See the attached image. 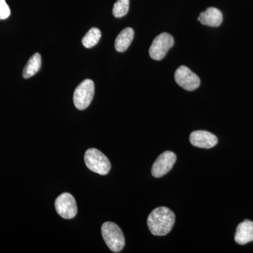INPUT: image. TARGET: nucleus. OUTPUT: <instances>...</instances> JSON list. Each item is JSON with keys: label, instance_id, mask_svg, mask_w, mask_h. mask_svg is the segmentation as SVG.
<instances>
[{"label": "nucleus", "instance_id": "nucleus-1", "mask_svg": "<svg viewBox=\"0 0 253 253\" xmlns=\"http://www.w3.org/2000/svg\"><path fill=\"white\" fill-rule=\"evenodd\" d=\"M175 222V215L167 207L156 208L151 213L147 219L150 231L154 236L167 235L172 230Z\"/></svg>", "mask_w": 253, "mask_h": 253}, {"label": "nucleus", "instance_id": "nucleus-2", "mask_svg": "<svg viewBox=\"0 0 253 253\" xmlns=\"http://www.w3.org/2000/svg\"><path fill=\"white\" fill-rule=\"evenodd\" d=\"M105 243L113 253H120L126 245L124 234L121 228L111 221H106L101 226Z\"/></svg>", "mask_w": 253, "mask_h": 253}, {"label": "nucleus", "instance_id": "nucleus-3", "mask_svg": "<svg viewBox=\"0 0 253 253\" xmlns=\"http://www.w3.org/2000/svg\"><path fill=\"white\" fill-rule=\"evenodd\" d=\"M84 162L90 170L101 175H106L111 169L109 158L96 149H89L86 151Z\"/></svg>", "mask_w": 253, "mask_h": 253}, {"label": "nucleus", "instance_id": "nucleus-4", "mask_svg": "<svg viewBox=\"0 0 253 253\" xmlns=\"http://www.w3.org/2000/svg\"><path fill=\"white\" fill-rule=\"evenodd\" d=\"M94 83L91 80L82 82L75 90L73 101L78 110L86 109L90 105L94 95Z\"/></svg>", "mask_w": 253, "mask_h": 253}, {"label": "nucleus", "instance_id": "nucleus-5", "mask_svg": "<svg viewBox=\"0 0 253 253\" xmlns=\"http://www.w3.org/2000/svg\"><path fill=\"white\" fill-rule=\"evenodd\" d=\"M174 38L171 35L161 33L155 38L150 47V56L156 61H161L164 59L168 51L174 45Z\"/></svg>", "mask_w": 253, "mask_h": 253}, {"label": "nucleus", "instance_id": "nucleus-6", "mask_svg": "<svg viewBox=\"0 0 253 253\" xmlns=\"http://www.w3.org/2000/svg\"><path fill=\"white\" fill-rule=\"evenodd\" d=\"M56 212L64 219H71L77 214L78 208L76 199L69 193H63L55 201Z\"/></svg>", "mask_w": 253, "mask_h": 253}, {"label": "nucleus", "instance_id": "nucleus-7", "mask_svg": "<svg viewBox=\"0 0 253 253\" xmlns=\"http://www.w3.org/2000/svg\"><path fill=\"white\" fill-rule=\"evenodd\" d=\"M176 156L172 151H165L155 161L151 169V174L156 178L162 177L172 169L176 163Z\"/></svg>", "mask_w": 253, "mask_h": 253}, {"label": "nucleus", "instance_id": "nucleus-8", "mask_svg": "<svg viewBox=\"0 0 253 253\" xmlns=\"http://www.w3.org/2000/svg\"><path fill=\"white\" fill-rule=\"evenodd\" d=\"M174 78L176 83L187 91L195 90L201 84L199 76L184 66L178 68L174 74Z\"/></svg>", "mask_w": 253, "mask_h": 253}, {"label": "nucleus", "instance_id": "nucleus-9", "mask_svg": "<svg viewBox=\"0 0 253 253\" xmlns=\"http://www.w3.org/2000/svg\"><path fill=\"white\" fill-rule=\"evenodd\" d=\"M189 140L193 146L207 149L214 147L218 142L217 136L209 131L204 130L193 131L190 134Z\"/></svg>", "mask_w": 253, "mask_h": 253}, {"label": "nucleus", "instance_id": "nucleus-10", "mask_svg": "<svg viewBox=\"0 0 253 253\" xmlns=\"http://www.w3.org/2000/svg\"><path fill=\"white\" fill-rule=\"evenodd\" d=\"M198 21L205 26L218 27L222 23L223 16L219 9L210 7L200 14Z\"/></svg>", "mask_w": 253, "mask_h": 253}, {"label": "nucleus", "instance_id": "nucleus-11", "mask_svg": "<svg viewBox=\"0 0 253 253\" xmlns=\"http://www.w3.org/2000/svg\"><path fill=\"white\" fill-rule=\"evenodd\" d=\"M235 241L239 245L249 244L253 241V221L245 220L236 228Z\"/></svg>", "mask_w": 253, "mask_h": 253}, {"label": "nucleus", "instance_id": "nucleus-12", "mask_svg": "<svg viewBox=\"0 0 253 253\" xmlns=\"http://www.w3.org/2000/svg\"><path fill=\"white\" fill-rule=\"evenodd\" d=\"M134 36V30L131 28H125L119 33L116 41L115 48L118 52H124L130 45Z\"/></svg>", "mask_w": 253, "mask_h": 253}, {"label": "nucleus", "instance_id": "nucleus-13", "mask_svg": "<svg viewBox=\"0 0 253 253\" xmlns=\"http://www.w3.org/2000/svg\"><path fill=\"white\" fill-rule=\"evenodd\" d=\"M41 56L39 53H36L32 56L31 59L28 61L27 64L25 66L23 71V78L28 79L34 76L41 68Z\"/></svg>", "mask_w": 253, "mask_h": 253}, {"label": "nucleus", "instance_id": "nucleus-14", "mask_svg": "<svg viewBox=\"0 0 253 253\" xmlns=\"http://www.w3.org/2000/svg\"><path fill=\"white\" fill-rule=\"evenodd\" d=\"M101 38V33L98 28H92L87 32V33L83 38L82 43L84 47L91 48L99 42Z\"/></svg>", "mask_w": 253, "mask_h": 253}, {"label": "nucleus", "instance_id": "nucleus-15", "mask_svg": "<svg viewBox=\"0 0 253 253\" xmlns=\"http://www.w3.org/2000/svg\"><path fill=\"white\" fill-rule=\"evenodd\" d=\"M129 0H117L113 8V14L116 18H122L129 11Z\"/></svg>", "mask_w": 253, "mask_h": 253}, {"label": "nucleus", "instance_id": "nucleus-16", "mask_svg": "<svg viewBox=\"0 0 253 253\" xmlns=\"http://www.w3.org/2000/svg\"><path fill=\"white\" fill-rule=\"evenodd\" d=\"M11 14V10L9 5L6 4V0H0V20L6 19Z\"/></svg>", "mask_w": 253, "mask_h": 253}]
</instances>
